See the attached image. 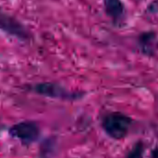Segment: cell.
<instances>
[{
  "label": "cell",
  "instance_id": "1",
  "mask_svg": "<svg viewBox=\"0 0 158 158\" xmlns=\"http://www.w3.org/2000/svg\"><path fill=\"white\" fill-rule=\"evenodd\" d=\"M131 123V118L124 114L110 113L104 118L102 125L105 131L111 138L119 140L128 134Z\"/></svg>",
  "mask_w": 158,
  "mask_h": 158
},
{
  "label": "cell",
  "instance_id": "2",
  "mask_svg": "<svg viewBox=\"0 0 158 158\" xmlns=\"http://www.w3.org/2000/svg\"><path fill=\"white\" fill-rule=\"evenodd\" d=\"M9 134L23 144H31L39 139L41 131L35 122L24 121L13 125L9 129Z\"/></svg>",
  "mask_w": 158,
  "mask_h": 158
},
{
  "label": "cell",
  "instance_id": "3",
  "mask_svg": "<svg viewBox=\"0 0 158 158\" xmlns=\"http://www.w3.org/2000/svg\"><path fill=\"white\" fill-rule=\"evenodd\" d=\"M34 91L44 96L58 99H70L74 98V94L69 93L63 87L52 82H43L35 85Z\"/></svg>",
  "mask_w": 158,
  "mask_h": 158
},
{
  "label": "cell",
  "instance_id": "4",
  "mask_svg": "<svg viewBox=\"0 0 158 158\" xmlns=\"http://www.w3.org/2000/svg\"><path fill=\"white\" fill-rule=\"evenodd\" d=\"M0 29L6 31L10 35L16 36L20 39H28L29 33L26 29L16 19L10 17L0 18Z\"/></svg>",
  "mask_w": 158,
  "mask_h": 158
},
{
  "label": "cell",
  "instance_id": "5",
  "mask_svg": "<svg viewBox=\"0 0 158 158\" xmlns=\"http://www.w3.org/2000/svg\"><path fill=\"white\" fill-rule=\"evenodd\" d=\"M105 8L106 14L114 20L122 19L124 15V5L121 0H105Z\"/></svg>",
  "mask_w": 158,
  "mask_h": 158
},
{
  "label": "cell",
  "instance_id": "6",
  "mask_svg": "<svg viewBox=\"0 0 158 158\" xmlns=\"http://www.w3.org/2000/svg\"><path fill=\"white\" fill-rule=\"evenodd\" d=\"M156 39V35L155 32H152V31L144 32L140 36L139 43L143 53L152 55L155 52Z\"/></svg>",
  "mask_w": 158,
  "mask_h": 158
},
{
  "label": "cell",
  "instance_id": "7",
  "mask_svg": "<svg viewBox=\"0 0 158 158\" xmlns=\"http://www.w3.org/2000/svg\"><path fill=\"white\" fill-rule=\"evenodd\" d=\"M143 150H144V147H143V143H136L135 146L129 152L127 158H143Z\"/></svg>",
  "mask_w": 158,
  "mask_h": 158
},
{
  "label": "cell",
  "instance_id": "8",
  "mask_svg": "<svg viewBox=\"0 0 158 158\" xmlns=\"http://www.w3.org/2000/svg\"><path fill=\"white\" fill-rule=\"evenodd\" d=\"M50 149H52V143L49 142V141L44 143L43 147L41 149V156H40V158H49L47 154H48Z\"/></svg>",
  "mask_w": 158,
  "mask_h": 158
},
{
  "label": "cell",
  "instance_id": "9",
  "mask_svg": "<svg viewBox=\"0 0 158 158\" xmlns=\"http://www.w3.org/2000/svg\"><path fill=\"white\" fill-rule=\"evenodd\" d=\"M152 158H158V149H156L152 153Z\"/></svg>",
  "mask_w": 158,
  "mask_h": 158
}]
</instances>
